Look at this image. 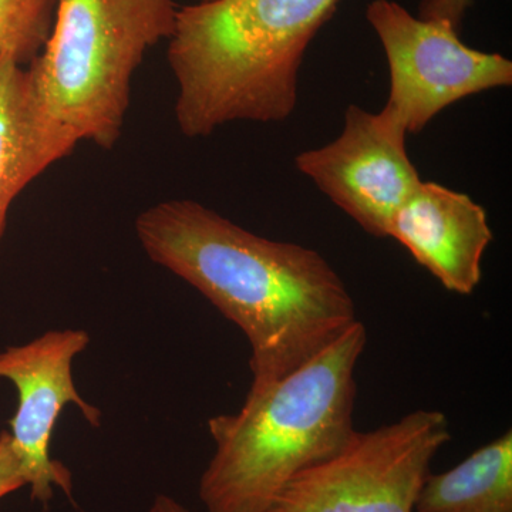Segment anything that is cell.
Instances as JSON below:
<instances>
[{"label":"cell","instance_id":"obj_1","mask_svg":"<svg viewBox=\"0 0 512 512\" xmlns=\"http://www.w3.org/2000/svg\"><path fill=\"white\" fill-rule=\"evenodd\" d=\"M136 234L154 264L197 289L247 336L251 393L359 320L348 286L318 251L259 237L200 202L153 205L138 215Z\"/></svg>","mask_w":512,"mask_h":512},{"label":"cell","instance_id":"obj_2","mask_svg":"<svg viewBox=\"0 0 512 512\" xmlns=\"http://www.w3.org/2000/svg\"><path fill=\"white\" fill-rule=\"evenodd\" d=\"M340 0H211L178 8L167 59L188 138L231 121L281 123L295 110L306 49Z\"/></svg>","mask_w":512,"mask_h":512},{"label":"cell","instance_id":"obj_3","mask_svg":"<svg viewBox=\"0 0 512 512\" xmlns=\"http://www.w3.org/2000/svg\"><path fill=\"white\" fill-rule=\"evenodd\" d=\"M360 320L234 414L208 420L215 443L198 494L207 512H268L286 484L348 443L355 372L366 348Z\"/></svg>","mask_w":512,"mask_h":512},{"label":"cell","instance_id":"obj_4","mask_svg":"<svg viewBox=\"0 0 512 512\" xmlns=\"http://www.w3.org/2000/svg\"><path fill=\"white\" fill-rule=\"evenodd\" d=\"M177 12L174 0H57L52 33L28 69L47 110L77 141L116 146L134 73L173 35Z\"/></svg>","mask_w":512,"mask_h":512},{"label":"cell","instance_id":"obj_5","mask_svg":"<svg viewBox=\"0 0 512 512\" xmlns=\"http://www.w3.org/2000/svg\"><path fill=\"white\" fill-rule=\"evenodd\" d=\"M450 440L440 410L355 430L335 456L293 477L268 512H414L431 463Z\"/></svg>","mask_w":512,"mask_h":512},{"label":"cell","instance_id":"obj_6","mask_svg":"<svg viewBox=\"0 0 512 512\" xmlns=\"http://www.w3.org/2000/svg\"><path fill=\"white\" fill-rule=\"evenodd\" d=\"M389 64L390 92L383 110L407 134H417L440 111L473 94L510 87L512 62L461 42L453 26L416 18L394 0H373L366 9Z\"/></svg>","mask_w":512,"mask_h":512},{"label":"cell","instance_id":"obj_7","mask_svg":"<svg viewBox=\"0 0 512 512\" xmlns=\"http://www.w3.org/2000/svg\"><path fill=\"white\" fill-rule=\"evenodd\" d=\"M406 137V128L386 111L352 104L340 136L303 151L296 168L367 234L386 238L394 214L421 183Z\"/></svg>","mask_w":512,"mask_h":512},{"label":"cell","instance_id":"obj_8","mask_svg":"<svg viewBox=\"0 0 512 512\" xmlns=\"http://www.w3.org/2000/svg\"><path fill=\"white\" fill-rule=\"evenodd\" d=\"M90 345L83 329L49 330L22 346L0 352V379L18 390L10 437L25 474L30 497L42 505L52 501L60 487L73 501L70 471L50 456L53 430L67 404H74L93 427L101 424L99 407L77 392L73 362Z\"/></svg>","mask_w":512,"mask_h":512},{"label":"cell","instance_id":"obj_9","mask_svg":"<svg viewBox=\"0 0 512 512\" xmlns=\"http://www.w3.org/2000/svg\"><path fill=\"white\" fill-rule=\"evenodd\" d=\"M396 239L447 291L471 295L494 235L487 212L467 194L421 181L390 222Z\"/></svg>","mask_w":512,"mask_h":512},{"label":"cell","instance_id":"obj_10","mask_svg":"<svg viewBox=\"0 0 512 512\" xmlns=\"http://www.w3.org/2000/svg\"><path fill=\"white\" fill-rule=\"evenodd\" d=\"M77 143L43 104L28 66L0 55V241L20 192Z\"/></svg>","mask_w":512,"mask_h":512},{"label":"cell","instance_id":"obj_11","mask_svg":"<svg viewBox=\"0 0 512 512\" xmlns=\"http://www.w3.org/2000/svg\"><path fill=\"white\" fill-rule=\"evenodd\" d=\"M414 512H512L511 430L451 470L430 473Z\"/></svg>","mask_w":512,"mask_h":512},{"label":"cell","instance_id":"obj_12","mask_svg":"<svg viewBox=\"0 0 512 512\" xmlns=\"http://www.w3.org/2000/svg\"><path fill=\"white\" fill-rule=\"evenodd\" d=\"M57 0H0V55L29 66L42 53L55 22Z\"/></svg>","mask_w":512,"mask_h":512},{"label":"cell","instance_id":"obj_13","mask_svg":"<svg viewBox=\"0 0 512 512\" xmlns=\"http://www.w3.org/2000/svg\"><path fill=\"white\" fill-rule=\"evenodd\" d=\"M25 485V474H23L18 454L13 448L12 437L9 431H2L0 433V500Z\"/></svg>","mask_w":512,"mask_h":512},{"label":"cell","instance_id":"obj_14","mask_svg":"<svg viewBox=\"0 0 512 512\" xmlns=\"http://www.w3.org/2000/svg\"><path fill=\"white\" fill-rule=\"evenodd\" d=\"M471 5L473 0H423L420 3L419 18L446 22L460 32Z\"/></svg>","mask_w":512,"mask_h":512},{"label":"cell","instance_id":"obj_15","mask_svg":"<svg viewBox=\"0 0 512 512\" xmlns=\"http://www.w3.org/2000/svg\"><path fill=\"white\" fill-rule=\"evenodd\" d=\"M150 512H194L188 510L183 504L178 503L174 498L168 497V495L160 494L154 498L153 504H151Z\"/></svg>","mask_w":512,"mask_h":512},{"label":"cell","instance_id":"obj_16","mask_svg":"<svg viewBox=\"0 0 512 512\" xmlns=\"http://www.w3.org/2000/svg\"><path fill=\"white\" fill-rule=\"evenodd\" d=\"M198 2H211V0H198Z\"/></svg>","mask_w":512,"mask_h":512}]
</instances>
